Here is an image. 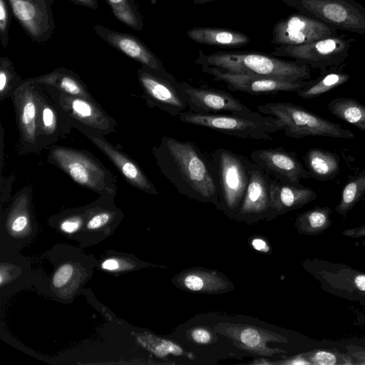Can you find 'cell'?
I'll return each mask as SVG.
<instances>
[{"label":"cell","instance_id":"40","mask_svg":"<svg viewBox=\"0 0 365 365\" xmlns=\"http://www.w3.org/2000/svg\"><path fill=\"white\" fill-rule=\"evenodd\" d=\"M82 222L81 215H73L61 221L60 229L66 233L72 234L81 227Z\"/></svg>","mask_w":365,"mask_h":365},{"label":"cell","instance_id":"3","mask_svg":"<svg viewBox=\"0 0 365 365\" xmlns=\"http://www.w3.org/2000/svg\"><path fill=\"white\" fill-rule=\"evenodd\" d=\"M47 162L84 188L101 195H116L117 177L87 150L55 144L48 148Z\"/></svg>","mask_w":365,"mask_h":365},{"label":"cell","instance_id":"9","mask_svg":"<svg viewBox=\"0 0 365 365\" xmlns=\"http://www.w3.org/2000/svg\"><path fill=\"white\" fill-rule=\"evenodd\" d=\"M354 41L345 34H336L304 44L277 46L271 55L292 58L311 68L319 69L322 73L329 68L344 62Z\"/></svg>","mask_w":365,"mask_h":365},{"label":"cell","instance_id":"49","mask_svg":"<svg viewBox=\"0 0 365 365\" xmlns=\"http://www.w3.org/2000/svg\"><path fill=\"white\" fill-rule=\"evenodd\" d=\"M215 0H193L192 2L194 4L199 5V4H204L206 3H209L211 1H213Z\"/></svg>","mask_w":365,"mask_h":365},{"label":"cell","instance_id":"18","mask_svg":"<svg viewBox=\"0 0 365 365\" xmlns=\"http://www.w3.org/2000/svg\"><path fill=\"white\" fill-rule=\"evenodd\" d=\"M271 182L270 176L252 160L249 182L236 219L247 222L271 219Z\"/></svg>","mask_w":365,"mask_h":365},{"label":"cell","instance_id":"30","mask_svg":"<svg viewBox=\"0 0 365 365\" xmlns=\"http://www.w3.org/2000/svg\"><path fill=\"white\" fill-rule=\"evenodd\" d=\"M327 108L336 118L365 132V106L356 99L334 98L328 103Z\"/></svg>","mask_w":365,"mask_h":365},{"label":"cell","instance_id":"15","mask_svg":"<svg viewBox=\"0 0 365 365\" xmlns=\"http://www.w3.org/2000/svg\"><path fill=\"white\" fill-rule=\"evenodd\" d=\"M12 13L27 35L43 43L53 35V0H7Z\"/></svg>","mask_w":365,"mask_h":365},{"label":"cell","instance_id":"43","mask_svg":"<svg viewBox=\"0 0 365 365\" xmlns=\"http://www.w3.org/2000/svg\"><path fill=\"white\" fill-rule=\"evenodd\" d=\"M342 235L353 238L364 237H365V223L359 227L347 229L342 232Z\"/></svg>","mask_w":365,"mask_h":365},{"label":"cell","instance_id":"11","mask_svg":"<svg viewBox=\"0 0 365 365\" xmlns=\"http://www.w3.org/2000/svg\"><path fill=\"white\" fill-rule=\"evenodd\" d=\"M137 76L149 108H158L173 116H179L187 108L179 81L168 71L140 66Z\"/></svg>","mask_w":365,"mask_h":365},{"label":"cell","instance_id":"29","mask_svg":"<svg viewBox=\"0 0 365 365\" xmlns=\"http://www.w3.org/2000/svg\"><path fill=\"white\" fill-rule=\"evenodd\" d=\"M331 210L329 207H315L299 214L295 221L297 231L308 236L318 235L332 224Z\"/></svg>","mask_w":365,"mask_h":365},{"label":"cell","instance_id":"10","mask_svg":"<svg viewBox=\"0 0 365 365\" xmlns=\"http://www.w3.org/2000/svg\"><path fill=\"white\" fill-rule=\"evenodd\" d=\"M11 101L19 132L16 145L18 155L40 153L37 83L29 78L24 79L15 91Z\"/></svg>","mask_w":365,"mask_h":365},{"label":"cell","instance_id":"42","mask_svg":"<svg viewBox=\"0 0 365 365\" xmlns=\"http://www.w3.org/2000/svg\"><path fill=\"white\" fill-rule=\"evenodd\" d=\"M14 178L15 175L14 174L10 175L9 176L7 177H4L3 175L1 174L0 188L1 198L4 197V196L7 197L8 196L10 195Z\"/></svg>","mask_w":365,"mask_h":365},{"label":"cell","instance_id":"19","mask_svg":"<svg viewBox=\"0 0 365 365\" xmlns=\"http://www.w3.org/2000/svg\"><path fill=\"white\" fill-rule=\"evenodd\" d=\"M215 329L228 337L233 344L246 351L262 356L286 353L281 349L269 348V342L287 343L286 337L277 333L247 324L222 322Z\"/></svg>","mask_w":365,"mask_h":365},{"label":"cell","instance_id":"24","mask_svg":"<svg viewBox=\"0 0 365 365\" xmlns=\"http://www.w3.org/2000/svg\"><path fill=\"white\" fill-rule=\"evenodd\" d=\"M179 288L192 292L217 294L230 291L233 284L215 270L189 269L183 270L175 278Z\"/></svg>","mask_w":365,"mask_h":365},{"label":"cell","instance_id":"35","mask_svg":"<svg viewBox=\"0 0 365 365\" xmlns=\"http://www.w3.org/2000/svg\"><path fill=\"white\" fill-rule=\"evenodd\" d=\"M311 365H354L352 357L336 349H314L302 353Z\"/></svg>","mask_w":365,"mask_h":365},{"label":"cell","instance_id":"38","mask_svg":"<svg viewBox=\"0 0 365 365\" xmlns=\"http://www.w3.org/2000/svg\"><path fill=\"white\" fill-rule=\"evenodd\" d=\"M73 267L71 264H63L56 271L53 277V284L56 288L64 286L73 274Z\"/></svg>","mask_w":365,"mask_h":365},{"label":"cell","instance_id":"37","mask_svg":"<svg viewBox=\"0 0 365 365\" xmlns=\"http://www.w3.org/2000/svg\"><path fill=\"white\" fill-rule=\"evenodd\" d=\"M7 0H0V40L6 48L9 42V12Z\"/></svg>","mask_w":365,"mask_h":365},{"label":"cell","instance_id":"8","mask_svg":"<svg viewBox=\"0 0 365 365\" xmlns=\"http://www.w3.org/2000/svg\"><path fill=\"white\" fill-rule=\"evenodd\" d=\"M299 13L337 30L365 34V7L355 0H282Z\"/></svg>","mask_w":365,"mask_h":365},{"label":"cell","instance_id":"17","mask_svg":"<svg viewBox=\"0 0 365 365\" xmlns=\"http://www.w3.org/2000/svg\"><path fill=\"white\" fill-rule=\"evenodd\" d=\"M180 90L191 112L202 114L237 113L250 109L231 93L208 86L195 87L179 83Z\"/></svg>","mask_w":365,"mask_h":365},{"label":"cell","instance_id":"1","mask_svg":"<svg viewBox=\"0 0 365 365\" xmlns=\"http://www.w3.org/2000/svg\"><path fill=\"white\" fill-rule=\"evenodd\" d=\"M152 153L160 173L179 193L220 209L210 156L195 143L163 136Z\"/></svg>","mask_w":365,"mask_h":365},{"label":"cell","instance_id":"48","mask_svg":"<svg viewBox=\"0 0 365 365\" xmlns=\"http://www.w3.org/2000/svg\"><path fill=\"white\" fill-rule=\"evenodd\" d=\"M0 134H1V155H0V171L1 173L3 172L4 165V131L3 129V127L1 124V129H0Z\"/></svg>","mask_w":365,"mask_h":365},{"label":"cell","instance_id":"26","mask_svg":"<svg viewBox=\"0 0 365 365\" xmlns=\"http://www.w3.org/2000/svg\"><path fill=\"white\" fill-rule=\"evenodd\" d=\"M186 34L195 42L223 48L242 47L250 41L244 33L225 28L194 27Z\"/></svg>","mask_w":365,"mask_h":365},{"label":"cell","instance_id":"13","mask_svg":"<svg viewBox=\"0 0 365 365\" xmlns=\"http://www.w3.org/2000/svg\"><path fill=\"white\" fill-rule=\"evenodd\" d=\"M271 42L277 46H294L338 34L337 29L302 14H293L278 21L272 31Z\"/></svg>","mask_w":365,"mask_h":365},{"label":"cell","instance_id":"25","mask_svg":"<svg viewBox=\"0 0 365 365\" xmlns=\"http://www.w3.org/2000/svg\"><path fill=\"white\" fill-rule=\"evenodd\" d=\"M29 79L39 84L51 86L66 94L94 98L81 77L76 72L64 67L57 68L49 73Z\"/></svg>","mask_w":365,"mask_h":365},{"label":"cell","instance_id":"45","mask_svg":"<svg viewBox=\"0 0 365 365\" xmlns=\"http://www.w3.org/2000/svg\"><path fill=\"white\" fill-rule=\"evenodd\" d=\"M279 364L288 365H311L310 362L302 355V354L279 362Z\"/></svg>","mask_w":365,"mask_h":365},{"label":"cell","instance_id":"20","mask_svg":"<svg viewBox=\"0 0 365 365\" xmlns=\"http://www.w3.org/2000/svg\"><path fill=\"white\" fill-rule=\"evenodd\" d=\"M250 157L269 176L279 181L298 184L302 180L311 178L295 153L282 147L255 150Z\"/></svg>","mask_w":365,"mask_h":365},{"label":"cell","instance_id":"44","mask_svg":"<svg viewBox=\"0 0 365 365\" xmlns=\"http://www.w3.org/2000/svg\"><path fill=\"white\" fill-rule=\"evenodd\" d=\"M251 245L255 250L259 252H267L270 250V247L266 240L261 237H255L252 239L251 241Z\"/></svg>","mask_w":365,"mask_h":365},{"label":"cell","instance_id":"50","mask_svg":"<svg viewBox=\"0 0 365 365\" xmlns=\"http://www.w3.org/2000/svg\"><path fill=\"white\" fill-rule=\"evenodd\" d=\"M362 244L365 247V241H364Z\"/></svg>","mask_w":365,"mask_h":365},{"label":"cell","instance_id":"6","mask_svg":"<svg viewBox=\"0 0 365 365\" xmlns=\"http://www.w3.org/2000/svg\"><path fill=\"white\" fill-rule=\"evenodd\" d=\"M259 113L277 118L284 134L292 138L324 136L334 138H354L341 125L323 118L304 108L289 102L267 103L257 106Z\"/></svg>","mask_w":365,"mask_h":365},{"label":"cell","instance_id":"7","mask_svg":"<svg viewBox=\"0 0 365 365\" xmlns=\"http://www.w3.org/2000/svg\"><path fill=\"white\" fill-rule=\"evenodd\" d=\"M302 267L324 292L365 306L364 272L344 263L319 258L305 259Z\"/></svg>","mask_w":365,"mask_h":365},{"label":"cell","instance_id":"22","mask_svg":"<svg viewBox=\"0 0 365 365\" xmlns=\"http://www.w3.org/2000/svg\"><path fill=\"white\" fill-rule=\"evenodd\" d=\"M93 30L105 42L138 62L142 66L158 71H167L162 61L136 36L99 24L95 25Z\"/></svg>","mask_w":365,"mask_h":365},{"label":"cell","instance_id":"36","mask_svg":"<svg viewBox=\"0 0 365 365\" xmlns=\"http://www.w3.org/2000/svg\"><path fill=\"white\" fill-rule=\"evenodd\" d=\"M88 218L86 227L88 230H96L107 225L115 216V212L110 209H96Z\"/></svg>","mask_w":365,"mask_h":365},{"label":"cell","instance_id":"5","mask_svg":"<svg viewBox=\"0 0 365 365\" xmlns=\"http://www.w3.org/2000/svg\"><path fill=\"white\" fill-rule=\"evenodd\" d=\"M210 159L218 190L220 210L235 217L247 187L252 160L223 148L213 150Z\"/></svg>","mask_w":365,"mask_h":365},{"label":"cell","instance_id":"41","mask_svg":"<svg viewBox=\"0 0 365 365\" xmlns=\"http://www.w3.org/2000/svg\"><path fill=\"white\" fill-rule=\"evenodd\" d=\"M345 347L346 352L354 359V365H365V346L349 344Z\"/></svg>","mask_w":365,"mask_h":365},{"label":"cell","instance_id":"39","mask_svg":"<svg viewBox=\"0 0 365 365\" xmlns=\"http://www.w3.org/2000/svg\"><path fill=\"white\" fill-rule=\"evenodd\" d=\"M190 336L194 342L200 344H209L213 339L210 330L202 327L192 328L190 331Z\"/></svg>","mask_w":365,"mask_h":365},{"label":"cell","instance_id":"34","mask_svg":"<svg viewBox=\"0 0 365 365\" xmlns=\"http://www.w3.org/2000/svg\"><path fill=\"white\" fill-rule=\"evenodd\" d=\"M24 79L17 73L13 62L7 56L0 57V101L11 99Z\"/></svg>","mask_w":365,"mask_h":365},{"label":"cell","instance_id":"2","mask_svg":"<svg viewBox=\"0 0 365 365\" xmlns=\"http://www.w3.org/2000/svg\"><path fill=\"white\" fill-rule=\"evenodd\" d=\"M194 63L200 67H213L232 73L274 77L293 81H307L311 78V67L304 62L284 60L256 52L218 51L206 54L200 50Z\"/></svg>","mask_w":365,"mask_h":365},{"label":"cell","instance_id":"23","mask_svg":"<svg viewBox=\"0 0 365 365\" xmlns=\"http://www.w3.org/2000/svg\"><path fill=\"white\" fill-rule=\"evenodd\" d=\"M312 189L299 183H289L272 179L270 186L271 219L304 207L316 200Z\"/></svg>","mask_w":365,"mask_h":365},{"label":"cell","instance_id":"14","mask_svg":"<svg viewBox=\"0 0 365 365\" xmlns=\"http://www.w3.org/2000/svg\"><path fill=\"white\" fill-rule=\"evenodd\" d=\"M201 71L222 81L231 91H240L251 95L274 94L278 92H297L308 81H293L279 78L232 73L213 67H200Z\"/></svg>","mask_w":365,"mask_h":365},{"label":"cell","instance_id":"47","mask_svg":"<svg viewBox=\"0 0 365 365\" xmlns=\"http://www.w3.org/2000/svg\"><path fill=\"white\" fill-rule=\"evenodd\" d=\"M75 4L96 11L98 7L97 0H71Z\"/></svg>","mask_w":365,"mask_h":365},{"label":"cell","instance_id":"12","mask_svg":"<svg viewBox=\"0 0 365 365\" xmlns=\"http://www.w3.org/2000/svg\"><path fill=\"white\" fill-rule=\"evenodd\" d=\"M43 86L70 119L73 128L75 125H79L104 135L115 132L118 126L116 120L103 109L95 98L72 96L51 86Z\"/></svg>","mask_w":365,"mask_h":365},{"label":"cell","instance_id":"33","mask_svg":"<svg viewBox=\"0 0 365 365\" xmlns=\"http://www.w3.org/2000/svg\"><path fill=\"white\" fill-rule=\"evenodd\" d=\"M115 18L128 27L142 31L143 18L135 0H106Z\"/></svg>","mask_w":365,"mask_h":365},{"label":"cell","instance_id":"16","mask_svg":"<svg viewBox=\"0 0 365 365\" xmlns=\"http://www.w3.org/2000/svg\"><path fill=\"white\" fill-rule=\"evenodd\" d=\"M73 128L85 135L111 161L128 184L147 193L158 194L155 186L147 177L139 164L111 144L104 135L79 125H75Z\"/></svg>","mask_w":365,"mask_h":365},{"label":"cell","instance_id":"31","mask_svg":"<svg viewBox=\"0 0 365 365\" xmlns=\"http://www.w3.org/2000/svg\"><path fill=\"white\" fill-rule=\"evenodd\" d=\"M365 196V170L356 175L349 176L344 185L341 199L335 210L341 215H345Z\"/></svg>","mask_w":365,"mask_h":365},{"label":"cell","instance_id":"27","mask_svg":"<svg viewBox=\"0 0 365 365\" xmlns=\"http://www.w3.org/2000/svg\"><path fill=\"white\" fill-rule=\"evenodd\" d=\"M311 178L320 181L333 180L339 173V156L322 148H310L304 157Z\"/></svg>","mask_w":365,"mask_h":365},{"label":"cell","instance_id":"46","mask_svg":"<svg viewBox=\"0 0 365 365\" xmlns=\"http://www.w3.org/2000/svg\"><path fill=\"white\" fill-rule=\"evenodd\" d=\"M101 267L105 270L115 271L120 268V263H119V261L115 259L110 258L102 262Z\"/></svg>","mask_w":365,"mask_h":365},{"label":"cell","instance_id":"4","mask_svg":"<svg viewBox=\"0 0 365 365\" xmlns=\"http://www.w3.org/2000/svg\"><path fill=\"white\" fill-rule=\"evenodd\" d=\"M185 123L204 127L240 138L271 141L272 134L283 130L280 121L272 116L251 110L237 113L197 114L185 110L178 116Z\"/></svg>","mask_w":365,"mask_h":365},{"label":"cell","instance_id":"21","mask_svg":"<svg viewBox=\"0 0 365 365\" xmlns=\"http://www.w3.org/2000/svg\"><path fill=\"white\" fill-rule=\"evenodd\" d=\"M37 90L39 138L42 151L66 138L73 127L70 119L50 96L44 86L37 83Z\"/></svg>","mask_w":365,"mask_h":365},{"label":"cell","instance_id":"32","mask_svg":"<svg viewBox=\"0 0 365 365\" xmlns=\"http://www.w3.org/2000/svg\"><path fill=\"white\" fill-rule=\"evenodd\" d=\"M138 341L143 347L160 358L168 355L183 356L190 359L195 358L192 353L185 351L176 343L152 334L140 336L138 337Z\"/></svg>","mask_w":365,"mask_h":365},{"label":"cell","instance_id":"28","mask_svg":"<svg viewBox=\"0 0 365 365\" xmlns=\"http://www.w3.org/2000/svg\"><path fill=\"white\" fill-rule=\"evenodd\" d=\"M344 63L332 66L320 73L317 79L308 81L307 84L297 92V95L304 99H312L344 84L351 78L344 72Z\"/></svg>","mask_w":365,"mask_h":365}]
</instances>
